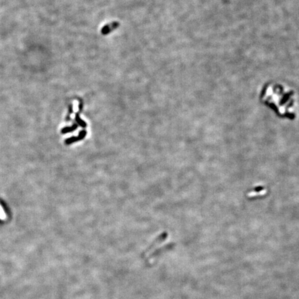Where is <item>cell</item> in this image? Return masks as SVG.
Returning <instances> with one entry per match:
<instances>
[{"label": "cell", "instance_id": "3", "mask_svg": "<svg viewBox=\"0 0 299 299\" xmlns=\"http://www.w3.org/2000/svg\"><path fill=\"white\" fill-rule=\"evenodd\" d=\"M86 135L87 132L85 130L80 131L78 137H70V138H69L68 139H67L66 141H65V143L67 145H69L71 144V143H73L80 141V140L83 139L85 137V136H86Z\"/></svg>", "mask_w": 299, "mask_h": 299}, {"label": "cell", "instance_id": "2", "mask_svg": "<svg viewBox=\"0 0 299 299\" xmlns=\"http://www.w3.org/2000/svg\"><path fill=\"white\" fill-rule=\"evenodd\" d=\"M119 26V23L117 22H114L108 24L103 27V28L101 29V33L103 36L108 35L109 33H111L112 31L118 28Z\"/></svg>", "mask_w": 299, "mask_h": 299}, {"label": "cell", "instance_id": "7", "mask_svg": "<svg viewBox=\"0 0 299 299\" xmlns=\"http://www.w3.org/2000/svg\"><path fill=\"white\" fill-rule=\"evenodd\" d=\"M72 113H73V106H72L71 105H69V114L66 118L67 121H69V120H70L69 116H70V114H72Z\"/></svg>", "mask_w": 299, "mask_h": 299}, {"label": "cell", "instance_id": "4", "mask_svg": "<svg viewBox=\"0 0 299 299\" xmlns=\"http://www.w3.org/2000/svg\"><path fill=\"white\" fill-rule=\"evenodd\" d=\"M167 237V233H163L162 234V235H161V236H159L158 238H157V240L152 243V244L151 245V246H150L149 248H147V249L146 250V251L145 252V254H147V253H149L150 251H152V249H153V248L155 247V246H156L157 245H158L159 244L161 243V242H162L165 239V238Z\"/></svg>", "mask_w": 299, "mask_h": 299}, {"label": "cell", "instance_id": "5", "mask_svg": "<svg viewBox=\"0 0 299 299\" xmlns=\"http://www.w3.org/2000/svg\"><path fill=\"white\" fill-rule=\"evenodd\" d=\"M78 127V125L76 124L73 125L71 127H64L63 129L61 130V132L62 134H66V133H69V132H74V130H76Z\"/></svg>", "mask_w": 299, "mask_h": 299}, {"label": "cell", "instance_id": "6", "mask_svg": "<svg viewBox=\"0 0 299 299\" xmlns=\"http://www.w3.org/2000/svg\"><path fill=\"white\" fill-rule=\"evenodd\" d=\"M80 112H77L76 114V117H75V118H76V121L77 122L78 125H80L82 127H86L87 123L84 121H82V120L80 119V116H79V113H80Z\"/></svg>", "mask_w": 299, "mask_h": 299}, {"label": "cell", "instance_id": "1", "mask_svg": "<svg viewBox=\"0 0 299 299\" xmlns=\"http://www.w3.org/2000/svg\"><path fill=\"white\" fill-rule=\"evenodd\" d=\"M295 94L292 89L280 84H269L261 93V100L275 110L279 116L295 117Z\"/></svg>", "mask_w": 299, "mask_h": 299}]
</instances>
